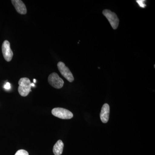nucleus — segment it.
Returning a JSON list of instances; mask_svg holds the SVG:
<instances>
[{
  "mask_svg": "<svg viewBox=\"0 0 155 155\" xmlns=\"http://www.w3.org/2000/svg\"><path fill=\"white\" fill-rule=\"evenodd\" d=\"M19 86L18 91L19 94L22 97H26L31 91V83L27 78H20L18 82Z\"/></svg>",
  "mask_w": 155,
  "mask_h": 155,
  "instance_id": "1",
  "label": "nucleus"
},
{
  "mask_svg": "<svg viewBox=\"0 0 155 155\" xmlns=\"http://www.w3.org/2000/svg\"><path fill=\"white\" fill-rule=\"evenodd\" d=\"M103 14L108 19L109 22L114 29L118 28L119 25V20L116 14L114 12H112L109 10H104Z\"/></svg>",
  "mask_w": 155,
  "mask_h": 155,
  "instance_id": "2",
  "label": "nucleus"
},
{
  "mask_svg": "<svg viewBox=\"0 0 155 155\" xmlns=\"http://www.w3.org/2000/svg\"><path fill=\"white\" fill-rule=\"evenodd\" d=\"M52 114L55 117L63 119H72L73 115L72 112L62 108H55L52 110Z\"/></svg>",
  "mask_w": 155,
  "mask_h": 155,
  "instance_id": "3",
  "label": "nucleus"
},
{
  "mask_svg": "<svg viewBox=\"0 0 155 155\" xmlns=\"http://www.w3.org/2000/svg\"><path fill=\"white\" fill-rule=\"evenodd\" d=\"M48 81L52 86L55 88L60 89L64 86V80L55 72L50 74L48 78Z\"/></svg>",
  "mask_w": 155,
  "mask_h": 155,
  "instance_id": "4",
  "label": "nucleus"
},
{
  "mask_svg": "<svg viewBox=\"0 0 155 155\" xmlns=\"http://www.w3.org/2000/svg\"><path fill=\"white\" fill-rule=\"evenodd\" d=\"M58 69L61 72V75H63L69 82H72L74 80V77L72 72L69 68L66 67L63 62H59L58 64Z\"/></svg>",
  "mask_w": 155,
  "mask_h": 155,
  "instance_id": "5",
  "label": "nucleus"
},
{
  "mask_svg": "<svg viewBox=\"0 0 155 155\" xmlns=\"http://www.w3.org/2000/svg\"><path fill=\"white\" fill-rule=\"evenodd\" d=\"M2 51L5 60L7 62L11 61L14 54L11 49L10 42L8 41H5L3 42L2 45Z\"/></svg>",
  "mask_w": 155,
  "mask_h": 155,
  "instance_id": "6",
  "label": "nucleus"
},
{
  "mask_svg": "<svg viewBox=\"0 0 155 155\" xmlns=\"http://www.w3.org/2000/svg\"><path fill=\"white\" fill-rule=\"evenodd\" d=\"M11 2L18 13L21 14H25L27 13L26 6L22 1L12 0Z\"/></svg>",
  "mask_w": 155,
  "mask_h": 155,
  "instance_id": "7",
  "label": "nucleus"
},
{
  "mask_svg": "<svg viewBox=\"0 0 155 155\" xmlns=\"http://www.w3.org/2000/svg\"><path fill=\"white\" fill-rule=\"evenodd\" d=\"M110 106L107 104H105L103 105L100 114V118L102 122L104 123L108 122L110 115Z\"/></svg>",
  "mask_w": 155,
  "mask_h": 155,
  "instance_id": "8",
  "label": "nucleus"
},
{
  "mask_svg": "<svg viewBox=\"0 0 155 155\" xmlns=\"http://www.w3.org/2000/svg\"><path fill=\"white\" fill-rule=\"evenodd\" d=\"M64 144L63 141L60 140H58L54 145L53 152L55 155H61L63 153Z\"/></svg>",
  "mask_w": 155,
  "mask_h": 155,
  "instance_id": "9",
  "label": "nucleus"
},
{
  "mask_svg": "<svg viewBox=\"0 0 155 155\" xmlns=\"http://www.w3.org/2000/svg\"><path fill=\"white\" fill-rule=\"evenodd\" d=\"M15 155H29L27 151L24 150H20L17 151Z\"/></svg>",
  "mask_w": 155,
  "mask_h": 155,
  "instance_id": "10",
  "label": "nucleus"
},
{
  "mask_svg": "<svg viewBox=\"0 0 155 155\" xmlns=\"http://www.w3.org/2000/svg\"><path fill=\"white\" fill-rule=\"evenodd\" d=\"M145 1L144 0H137L136 1L138 3L139 5L142 8H144L146 6V5L145 4Z\"/></svg>",
  "mask_w": 155,
  "mask_h": 155,
  "instance_id": "11",
  "label": "nucleus"
},
{
  "mask_svg": "<svg viewBox=\"0 0 155 155\" xmlns=\"http://www.w3.org/2000/svg\"><path fill=\"white\" fill-rule=\"evenodd\" d=\"M11 84L9 82H7L6 84H5V86H4V88L7 90L10 89L11 88Z\"/></svg>",
  "mask_w": 155,
  "mask_h": 155,
  "instance_id": "12",
  "label": "nucleus"
},
{
  "mask_svg": "<svg viewBox=\"0 0 155 155\" xmlns=\"http://www.w3.org/2000/svg\"><path fill=\"white\" fill-rule=\"evenodd\" d=\"M31 86L35 87V84L33 83H31Z\"/></svg>",
  "mask_w": 155,
  "mask_h": 155,
  "instance_id": "13",
  "label": "nucleus"
},
{
  "mask_svg": "<svg viewBox=\"0 0 155 155\" xmlns=\"http://www.w3.org/2000/svg\"><path fill=\"white\" fill-rule=\"evenodd\" d=\"M34 83H35V82H36V80H35V79H34Z\"/></svg>",
  "mask_w": 155,
  "mask_h": 155,
  "instance_id": "14",
  "label": "nucleus"
}]
</instances>
